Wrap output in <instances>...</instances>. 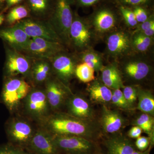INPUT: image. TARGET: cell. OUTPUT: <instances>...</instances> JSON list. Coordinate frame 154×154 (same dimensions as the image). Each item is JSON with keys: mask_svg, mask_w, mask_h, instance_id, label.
Returning a JSON list of instances; mask_svg holds the SVG:
<instances>
[{"mask_svg": "<svg viewBox=\"0 0 154 154\" xmlns=\"http://www.w3.org/2000/svg\"><path fill=\"white\" fill-rule=\"evenodd\" d=\"M131 9L134 14L137 21L140 24L145 22L153 14L150 8L139 6Z\"/></svg>", "mask_w": 154, "mask_h": 154, "instance_id": "34", "label": "cell"}, {"mask_svg": "<svg viewBox=\"0 0 154 154\" xmlns=\"http://www.w3.org/2000/svg\"><path fill=\"white\" fill-rule=\"evenodd\" d=\"M133 125L140 127L143 131L147 134L151 141L152 146L154 145V120L153 116L143 113L135 120Z\"/></svg>", "mask_w": 154, "mask_h": 154, "instance_id": "28", "label": "cell"}, {"mask_svg": "<svg viewBox=\"0 0 154 154\" xmlns=\"http://www.w3.org/2000/svg\"><path fill=\"white\" fill-rule=\"evenodd\" d=\"M115 4L125 6L130 8L136 7L150 8L153 0H112Z\"/></svg>", "mask_w": 154, "mask_h": 154, "instance_id": "33", "label": "cell"}, {"mask_svg": "<svg viewBox=\"0 0 154 154\" xmlns=\"http://www.w3.org/2000/svg\"><path fill=\"white\" fill-rule=\"evenodd\" d=\"M33 122L21 113L14 114L5 125L8 142L25 150L37 128Z\"/></svg>", "mask_w": 154, "mask_h": 154, "instance_id": "2", "label": "cell"}, {"mask_svg": "<svg viewBox=\"0 0 154 154\" xmlns=\"http://www.w3.org/2000/svg\"><path fill=\"white\" fill-rule=\"evenodd\" d=\"M137 108L143 113L153 116L154 114V98L149 91L138 88Z\"/></svg>", "mask_w": 154, "mask_h": 154, "instance_id": "25", "label": "cell"}, {"mask_svg": "<svg viewBox=\"0 0 154 154\" xmlns=\"http://www.w3.org/2000/svg\"><path fill=\"white\" fill-rule=\"evenodd\" d=\"M123 89V95L127 102L131 107L137 99L138 88L133 86H124Z\"/></svg>", "mask_w": 154, "mask_h": 154, "instance_id": "35", "label": "cell"}, {"mask_svg": "<svg viewBox=\"0 0 154 154\" xmlns=\"http://www.w3.org/2000/svg\"><path fill=\"white\" fill-rule=\"evenodd\" d=\"M15 25L21 28L30 38H41L63 43L61 39L49 22L27 18Z\"/></svg>", "mask_w": 154, "mask_h": 154, "instance_id": "9", "label": "cell"}, {"mask_svg": "<svg viewBox=\"0 0 154 154\" xmlns=\"http://www.w3.org/2000/svg\"><path fill=\"white\" fill-rule=\"evenodd\" d=\"M134 143L136 148L140 151H144L149 148L150 146L153 148L151 141L148 137L140 136L136 140Z\"/></svg>", "mask_w": 154, "mask_h": 154, "instance_id": "37", "label": "cell"}, {"mask_svg": "<svg viewBox=\"0 0 154 154\" xmlns=\"http://www.w3.org/2000/svg\"><path fill=\"white\" fill-rule=\"evenodd\" d=\"M151 70L150 65L140 59L129 60L122 66V72L125 75L134 81L144 79L148 76Z\"/></svg>", "mask_w": 154, "mask_h": 154, "instance_id": "19", "label": "cell"}, {"mask_svg": "<svg viewBox=\"0 0 154 154\" xmlns=\"http://www.w3.org/2000/svg\"><path fill=\"white\" fill-rule=\"evenodd\" d=\"M29 59L16 50H9L5 65L7 78L19 75L28 77L32 65Z\"/></svg>", "mask_w": 154, "mask_h": 154, "instance_id": "15", "label": "cell"}, {"mask_svg": "<svg viewBox=\"0 0 154 154\" xmlns=\"http://www.w3.org/2000/svg\"><path fill=\"white\" fill-rule=\"evenodd\" d=\"M99 123L102 134L107 137L119 133L126 124V119L119 111L110 110L104 105Z\"/></svg>", "mask_w": 154, "mask_h": 154, "instance_id": "16", "label": "cell"}, {"mask_svg": "<svg viewBox=\"0 0 154 154\" xmlns=\"http://www.w3.org/2000/svg\"><path fill=\"white\" fill-rule=\"evenodd\" d=\"M116 5L118 8L120 16L123 18L125 23L128 26L131 27H134L138 25L132 9L121 5L116 4Z\"/></svg>", "mask_w": 154, "mask_h": 154, "instance_id": "31", "label": "cell"}, {"mask_svg": "<svg viewBox=\"0 0 154 154\" xmlns=\"http://www.w3.org/2000/svg\"><path fill=\"white\" fill-rule=\"evenodd\" d=\"M0 38L7 42L13 49L19 52L26 47L31 38L24 30L15 25L1 30Z\"/></svg>", "mask_w": 154, "mask_h": 154, "instance_id": "20", "label": "cell"}, {"mask_svg": "<svg viewBox=\"0 0 154 154\" xmlns=\"http://www.w3.org/2000/svg\"><path fill=\"white\" fill-rule=\"evenodd\" d=\"M87 90L90 98L94 102L103 104L111 102L112 91L102 82L94 80Z\"/></svg>", "mask_w": 154, "mask_h": 154, "instance_id": "23", "label": "cell"}, {"mask_svg": "<svg viewBox=\"0 0 154 154\" xmlns=\"http://www.w3.org/2000/svg\"><path fill=\"white\" fill-rule=\"evenodd\" d=\"M111 102L116 106L122 109H129L132 107L127 102L122 91L120 89H115L112 91Z\"/></svg>", "mask_w": 154, "mask_h": 154, "instance_id": "32", "label": "cell"}, {"mask_svg": "<svg viewBox=\"0 0 154 154\" xmlns=\"http://www.w3.org/2000/svg\"><path fill=\"white\" fill-rule=\"evenodd\" d=\"M33 87L23 78H7L1 94V102L11 114L18 113L23 100Z\"/></svg>", "mask_w": 154, "mask_h": 154, "instance_id": "3", "label": "cell"}, {"mask_svg": "<svg viewBox=\"0 0 154 154\" xmlns=\"http://www.w3.org/2000/svg\"><path fill=\"white\" fill-rule=\"evenodd\" d=\"M67 113L80 119L94 120L95 113L89 101L82 95L72 94L66 102Z\"/></svg>", "mask_w": 154, "mask_h": 154, "instance_id": "18", "label": "cell"}, {"mask_svg": "<svg viewBox=\"0 0 154 154\" xmlns=\"http://www.w3.org/2000/svg\"><path fill=\"white\" fill-rule=\"evenodd\" d=\"M30 14L36 17H44L52 14L55 0H26Z\"/></svg>", "mask_w": 154, "mask_h": 154, "instance_id": "24", "label": "cell"}, {"mask_svg": "<svg viewBox=\"0 0 154 154\" xmlns=\"http://www.w3.org/2000/svg\"><path fill=\"white\" fill-rule=\"evenodd\" d=\"M54 141L61 154H94L101 143L76 136H53Z\"/></svg>", "mask_w": 154, "mask_h": 154, "instance_id": "7", "label": "cell"}, {"mask_svg": "<svg viewBox=\"0 0 154 154\" xmlns=\"http://www.w3.org/2000/svg\"><path fill=\"white\" fill-rule=\"evenodd\" d=\"M0 154H29L24 149L8 142L0 145Z\"/></svg>", "mask_w": 154, "mask_h": 154, "instance_id": "36", "label": "cell"}, {"mask_svg": "<svg viewBox=\"0 0 154 154\" xmlns=\"http://www.w3.org/2000/svg\"><path fill=\"white\" fill-rule=\"evenodd\" d=\"M26 0H5V2L6 3L5 10H8L11 7L18 5L22 2Z\"/></svg>", "mask_w": 154, "mask_h": 154, "instance_id": "41", "label": "cell"}, {"mask_svg": "<svg viewBox=\"0 0 154 154\" xmlns=\"http://www.w3.org/2000/svg\"><path fill=\"white\" fill-rule=\"evenodd\" d=\"M140 33H143L146 36H149V37H152L154 35V26H153L150 29L146 30V31H143V32H140Z\"/></svg>", "mask_w": 154, "mask_h": 154, "instance_id": "42", "label": "cell"}, {"mask_svg": "<svg viewBox=\"0 0 154 154\" xmlns=\"http://www.w3.org/2000/svg\"><path fill=\"white\" fill-rule=\"evenodd\" d=\"M96 7L89 20L94 30L98 33H105L114 29L120 16L115 3L108 1Z\"/></svg>", "mask_w": 154, "mask_h": 154, "instance_id": "6", "label": "cell"}, {"mask_svg": "<svg viewBox=\"0 0 154 154\" xmlns=\"http://www.w3.org/2000/svg\"><path fill=\"white\" fill-rule=\"evenodd\" d=\"M53 136H76L100 143L101 128L95 120L80 119L67 113L56 111L36 123Z\"/></svg>", "mask_w": 154, "mask_h": 154, "instance_id": "1", "label": "cell"}, {"mask_svg": "<svg viewBox=\"0 0 154 154\" xmlns=\"http://www.w3.org/2000/svg\"><path fill=\"white\" fill-rule=\"evenodd\" d=\"M52 72L49 60H35L32 63L28 77L33 87H38L49 79Z\"/></svg>", "mask_w": 154, "mask_h": 154, "instance_id": "21", "label": "cell"}, {"mask_svg": "<svg viewBox=\"0 0 154 154\" xmlns=\"http://www.w3.org/2000/svg\"><path fill=\"white\" fill-rule=\"evenodd\" d=\"M25 150L29 154H61L54 143L53 136L37 125Z\"/></svg>", "mask_w": 154, "mask_h": 154, "instance_id": "12", "label": "cell"}, {"mask_svg": "<svg viewBox=\"0 0 154 154\" xmlns=\"http://www.w3.org/2000/svg\"><path fill=\"white\" fill-rule=\"evenodd\" d=\"M62 43L41 38H30L26 47L21 52L35 60H49L63 51Z\"/></svg>", "mask_w": 154, "mask_h": 154, "instance_id": "10", "label": "cell"}, {"mask_svg": "<svg viewBox=\"0 0 154 154\" xmlns=\"http://www.w3.org/2000/svg\"><path fill=\"white\" fill-rule=\"evenodd\" d=\"M82 63H85L95 72L101 71L104 67L102 55L94 50L89 48L84 51L80 56Z\"/></svg>", "mask_w": 154, "mask_h": 154, "instance_id": "26", "label": "cell"}, {"mask_svg": "<svg viewBox=\"0 0 154 154\" xmlns=\"http://www.w3.org/2000/svg\"><path fill=\"white\" fill-rule=\"evenodd\" d=\"M45 92L51 112L59 111L72 93L68 86L57 78H50L45 83Z\"/></svg>", "mask_w": 154, "mask_h": 154, "instance_id": "11", "label": "cell"}, {"mask_svg": "<svg viewBox=\"0 0 154 154\" xmlns=\"http://www.w3.org/2000/svg\"><path fill=\"white\" fill-rule=\"evenodd\" d=\"M152 149V147L150 146L149 148L144 151H140L136 149L132 154H149Z\"/></svg>", "mask_w": 154, "mask_h": 154, "instance_id": "43", "label": "cell"}, {"mask_svg": "<svg viewBox=\"0 0 154 154\" xmlns=\"http://www.w3.org/2000/svg\"><path fill=\"white\" fill-rule=\"evenodd\" d=\"M90 21L74 12L69 32V42L77 49L82 51L90 48L94 38V32Z\"/></svg>", "mask_w": 154, "mask_h": 154, "instance_id": "8", "label": "cell"}, {"mask_svg": "<svg viewBox=\"0 0 154 154\" xmlns=\"http://www.w3.org/2000/svg\"><path fill=\"white\" fill-rule=\"evenodd\" d=\"M101 72L102 82L108 88L115 90L124 88L121 72L115 64L104 66Z\"/></svg>", "mask_w": 154, "mask_h": 154, "instance_id": "22", "label": "cell"}, {"mask_svg": "<svg viewBox=\"0 0 154 154\" xmlns=\"http://www.w3.org/2000/svg\"><path fill=\"white\" fill-rule=\"evenodd\" d=\"M94 154H107V153H106L105 150L104 151V150L102 149V147L100 148L98 150L96 151V152Z\"/></svg>", "mask_w": 154, "mask_h": 154, "instance_id": "44", "label": "cell"}, {"mask_svg": "<svg viewBox=\"0 0 154 154\" xmlns=\"http://www.w3.org/2000/svg\"><path fill=\"white\" fill-rule=\"evenodd\" d=\"M95 70L85 63L77 65L75 75L81 82L89 83L95 80Z\"/></svg>", "mask_w": 154, "mask_h": 154, "instance_id": "30", "label": "cell"}, {"mask_svg": "<svg viewBox=\"0 0 154 154\" xmlns=\"http://www.w3.org/2000/svg\"><path fill=\"white\" fill-rule=\"evenodd\" d=\"M5 2V0H0V8L2 7L3 5Z\"/></svg>", "mask_w": 154, "mask_h": 154, "instance_id": "46", "label": "cell"}, {"mask_svg": "<svg viewBox=\"0 0 154 154\" xmlns=\"http://www.w3.org/2000/svg\"><path fill=\"white\" fill-rule=\"evenodd\" d=\"M106 45L108 53L115 58L125 56L132 51L131 36L123 30L111 33L107 38Z\"/></svg>", "mask_w": 154, "mask_h": 154, "instance_id": "14", "label": "cell"}, {"mask_svg": "<svg viewBox=\"0 0 154 154\" xmlns=\"http://www.w3.org/2000/svg\"><path fill=\"white\" fill-rule=\"evenodd\" d=\"M5 20V16L3 14H0V25L2 24Z\"/></svg>", "mask_w": 154, "mask_h": 154, "instance_id": "45", "label": "cell"}, {"mask_svg": "<svg viewBox=\"0 0 154 154\" xmlns=\"http://www.w3.org/2000/svg\"><path fill=\"white\" fill-rule=\"evenodd\" d=\"M20 110L21 114L36 123L49 115L51 111L44 89L33 87L23 100Z\"/></svg>", "mask_w": 154, "mask_h": 154, "instance_id": "4", "label": "cell"}, {"mask_svg": "<svg viewBox=\"0 0 154 154\" xmlns=\"http://www.w3.org/2000/svg\"><path fill=\"white\" fill-rule=\"evenodd\" d=\"M30 12L26 5H18L13 7L6 17V20L10 25H14L17 22L29 17Z\"/></svg>", "mask_w": 154, "mask_h": 154, "instance_id": "29", "label": "cell"}, {"mask_svg": "<svg viewBox=\"0 0 154 154\" xmlns=\"http://www.w3.org/2000/svg\"><path fill=\"white\" fill-rule=\"evenodd\" d=\"M137 30L135 32H142L150 29L154 26V14H152L148 19L137 25Z\"/></svg>", "mask_w": 154, "mask_h": 154, "instance_id": "39", "label": "cell"}, {"mask_svg": "<svg viewBox=\"0 0 154 154\" xmlns=\"http://www.w3.org/2000/svg\"><path fill=\"white\" fill-rule=\"evenodd\" d=\"M152 37H149L140 32H134L131 36L132 51L137 53H145L149 50L152 45Z\"/></svg>", "mask_w": 154, "mask_h": 154, "instance_id": "27", "label": "cell"}, {"mask_svg": "<svg viewBox=\"0 0 154 154\" xmlns=\"http://www.w3.org/2000/svg\"><path fill=\"white\" fill-rule=\"evenodd\" d=\"M73 0H55L49 22L62 42H69V32L73 19Z\"/></svg>", "mask_w": 154, "mask_h": 154, "instance_id": "5", "label": "cell"}, {"mask_svg": "<svg viewBox=\"0 0 154 154\" xmlns=\"http://www.w3.org/2000/svg\"><path fill=\"white\" fill-rule=\"evenodd\" d=\"M143 131L140 127L137 125L132 127L127 134V137L130 139H136L139 137L142 133Z\"/></svg>", "mask_w": 154, "mask_h": 154, "instance_id": "40", "label": "cell"}, {"mask_svg": "<svg viewBox=\"0 0 154 154\" xmlns=\"http://www.w3.org/2000/svg\"><path fill=\"white\" fill-rule=\"evenodd\" d=\"M52 71L56 78L67 86L75 75V70L77 65L75 60L69 54L62 52L49 60Z\"/></svg>", "mask_w": 154, "mask_h": 154, "instance_id": "13", "label": "cell"}, {"mask_svg": "<svg viewBox=\"0 0 154 154\" xmlns=\"http://www.w3.org/2000/svg\"><path fill=\"white\" fill-rule=\"evenodd\" d=\"M100 143L107 154H132L137 149L131 139L120 133L103 138Z\"/></svg>", "mask_w": 154, "mask_h": 154, "instance_id": "17", "label": "cell"}, {"mask_svg": "<svg viewBox=\"0 0 154 154\" xmlns=\"http://www.w3.org/2000/svg\"><path fill=\"white\" fill-rule=\"evenodd\" d=\"M112 0H73L74 4L81 8H87L94 7L105 2Z\"/></svg>", "mask_w": 154, "mask_h": 154, "instance_id": "38", "label": "cell"}]
</instances>
